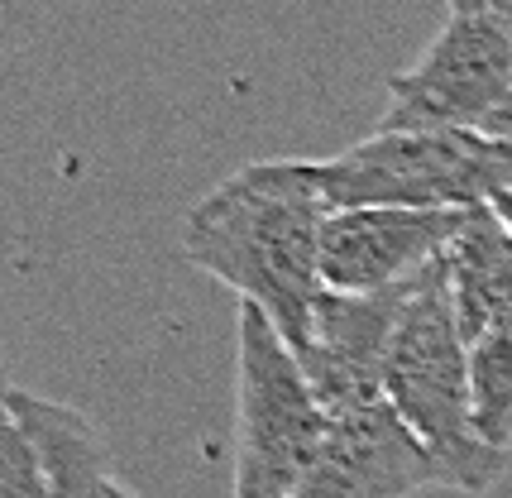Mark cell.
I'll use <instances>...</instances> for the list:
<instances>
[{"label": "cell", "mask_w": 512, "mask_h": 498, "mask_svg": "<svg viewBox=\"0 0 512 498\" xmlns=\"http://www.w3.org/2000/svg\"><path fill=\"white\" fill-rule=\"evenodd\" d=\"M331 206L312 178V159H264L216 182L182 226L187 264L254 302L292 350L312 331L321 278V230Z\"/></svg>", "instance_id": "6da1fadb"}, {"label": "cell", "mask_w": 512, "mask_h": 498, "mask_svg": "<svg viewBox=\"0 0 512 498\" xmlns=\"http://www.w3.org/2000/svg\"><path fill=\"white\" fill-rule=\"evenodd\" d=\"M383 403L431 451L446 475V489L484 494L508 470V451L489 446L474 417L469 340L460 331L446 254L417 273V288L402 307L383 364Z\"/></svg>", "instance_id": "7a4b0ae2"}, {"label": "cell", "mask_w": 512, "mask_h": 498, "mask_svg": "<svg viewBox=\"0 0 512 498\" xmlns=\"http://www.w3.org/2000/svg\"><path fill=\"white\" fill-rule=\"evenodd\" d=\"M235 422L230 498H292L331 441V412L254 302L235 321Z\"/></svg>", "instance_id": "3957f363"}, {"label": "cell", "mask_w": 512, "mask_h": 498, "mask_svg": "<svg viewBox=\"0 0 512 498\" xmlns=\"http://www.w3.org/2000/svg\"><path fill=\"white\" fill-rule=\"evenodd\" d=\"M312 178L331 211H465L512 187V149L489 130H374L331 159H312Z\"/></svg>", "instance_id": "277c9868"}, {"label": "cell", "mask_w": 512, "mask_h": 498, "mask_svg": "<svg viewBox=\"0 0 512 498\" xmlns=\"http://www.w3.org/2000/svg\"><path fill=\"white\" fill-rule=\"evenodd\" d=\"M512 96V29L489 0L450 5L441 34L393 72L379 130H484Z\"/></svg>", "instance_id": "5b68a950"}, {"label": "cell", "mask_w": 512, "mask_h": 498, "mask_svg": "<svg viewBox=\"0 0 512 498\" xmlns=\"http://www.w3.org/2000/svg\"><path fill=\"white\" fill-rule=\"evenodd\" d=\"M412 288L417 278L383 293H335V288L321 293L312 331L292 355L331 417L383 403V364Z\"/></svg>", "instance_id": "8992f818"}, {"label": "cell", "mask_w": 512, "mask_h": 498, "mask_svg": "<svg viewBox=\"0 0 512 498\" xmlns=\"http://www.w3.org/2000/svg\"><path fill=\"white\" fill-rule=\"evenodd\" d=\"M469 211V206H465ZM465 211L417 206H350L321 230V278L335 293H383L417 278L450 249Z\"/></svg>", "instance_id": "52a82bcc"}, {"label": "cell", "mask_w": 512, "mask_h": 498, "mask_svg": "<svg viewBox=\"0 0 512 498\" xmlns=\"http://www.w3.org/2000/svg\"><path fill=\"white\" fill-rule=\"evenodd\" d=\"M446 489L441 465L388 403L331 417V441L292 498H412Z\"/></svg>", "instance_id": "ba28073f"}, {"label": "cell", "mask_w": 512, "mask_h": 498, "mask_svg": "<svg viewBox=\"0 0 512 498\" xmlns=\"http://www.w3.org/2000/svg\"><path fill=\"white\" fill-rule=\"evenodd\" d=\"M0 393L44 455L48 498H120L125 484L115 479L111 451H106V441L87 412L39 398V393H24L15 384H0Z\"/></svg>", "instance_id": "9c48e42d"}, {"label": "cell", "mask_w": 512, "mask_h": 498, "mask_svg": "<svg viewBox=\"0 0 512 498\" xmlns=\"http://www.w3.org/2000/svg\"><path fill=\"white\" fill-rule=\"evenodd\" d=\"M446 264L460 331L474 345L512 307V235L493 206H469L446 249Z\"/></svg>", "instance_id": "30bf717a"}, {"label": "cell", "mask_w": 512, "mask_h": 498, "mask_svg": "<svg viewBox=\"0 0 512 498\" xmlns=\"http://www.w3.org/2000/svg\"><path fill=\"white\" fill-rule=\"evenodd\" d=\"M469 374H474V417L484 441L512 451V307L469 345Z\"/></svg>", "instance_id": "8fae6325"}, {"label": "cell", "mask_w": 512, "mask_h": 498, "mask_svg": "<svg viewBox=\"0 0 512 498\" xmlns=\"http://www.w3.org/2000/svg\"><path fill=\"white\" fill-rule=\"evenodd\" d=\"M0 498H48L44 455L0 393Z\"/></svg>", "instance_id": "7c38bea8"}, {"label": "cell", "mask_w": 512, "mask_h": 498, "mask_svg": "<svg viewBox=\"0 0 512 498\" xmlns=\"http://www.w3.org/2000/svg\"><path fill=\"white\" fill-rule=\"evenodd\" d=\"M484 130H489L493 139H503V144L512 149V96L503 101V106H498V111L489 115V125H484Z\"/></svg>", "instance_id": "4fadbf2b"}, {"label": "cell", "mask_w": 512, "mask_h": 498, "mask_svg": "<svg viewBox=\"0 0 512 498\" xmlns=\"http://www.w3.org/2000/svg\"><path fill=\"white\" fill-rule=\"evenodd\" d=\"M489 206L498 211V221H503V226H508V235H512V187H508V192H498Z\"/></svg>", "instance_id": "5bb4252c"}, {"label": "cell", "mask_w": 512, "mask_h": 498, "mask_svg": "<svg viewBox=\"0 0 512 498\" xmlns=\"http://www.w3.org/2000/svg\"><path fill=\"white\" fill-rule=\"evenodd\" d=\"M489 5L503 15V20H508V29H512V0H489Z\"/></svg>", "instance_id": "9a60e30c"}, {"label": "cell", "mask_w": 512, "mask_h": 498, "mask_svg": "<svg viewBox=\"0 0 512 498\" xmlns=\"http://www.w3.org/2000/svg\"><path fill=\"white\" fill-rule=\"evenodd\" d=\"M120 498H134V494H130V489H120Z\"/></svg>", "instance_id": "2e32d148"}, {"label": "cell", "mask_w": 512, "mask_h": 498, "mask_svg": "<svg viewBox=\"0 0 512 498\" xmlns=\"http://www.w3.org/2000/svg\"><path fill=\"white\" fill-rule=\"evenodd\" d=\"M450 5H469V0H450Z\"/></svg>", "instance_id": "e0dca14e"}]
</instances>
